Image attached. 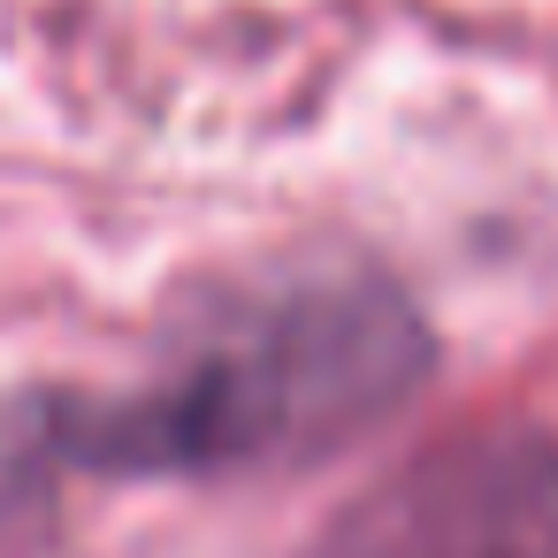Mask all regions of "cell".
Returning a JSON list of instances; mask_svg holds the SVG:
<instances>
[{
    "label": "cell",
    "instance_id": "1",
    "mask_svg": "<svg viewBox=\"0 0 558 558\" xmlns=\"http://www.w3.org/2000/svg\"><path fill=\"white\" fill-rule=\"evenodd\" d=\"M436 367L421 306L375 268H299L184 322V344L108 398H47L39 444L93 474H268L390 421Z\"/></svg>",
    "mask_w": 558,
    "mask_h": 558
},
{
    "label": "cell",
    "instance_id": "2",
    "mask_svg": "<svg viewBox=\"0 0 558 558\" xmlns=\"http://www.w3.org/2000/svg\"><path fill=\"white\" fill-rule=\"evenodd\" d=\"M314 558H558V436H451L375 482Z\"/></svg>",
    "mask_w": 558,
    "mask_h": 558
}]
</instances>
